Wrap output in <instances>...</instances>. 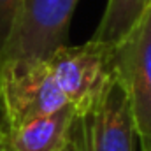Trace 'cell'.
Wrapping results in <instances>:
<instances>
[{
    "label": "cell",
    "mask_w": 151,
    "mask_h": 151,
    "mask_svg": "<svg viewBox=\"0 0 151 151\" xmlns=\"http://www.w3.org/2000/svg\"><path fill=\"white\" fill-rule=\"evenodd\" d=\"M23 0H0V67L4 62V53L7 49L9 39L14 32Z\"/></svg>",
    "instance_id": "ba28073f"
},
{
    "label": "cell",
    "mask_w": 151,
    "mask_h": 151,
    "mask_svg": "<svg viewBox=\"0 0 151 151\" xmlns=\"http://www.w3.org/2000/svg\"><path fill=\"white\" fill-rule=\"evenodd\" d=\"M151 9V0H107L93 40L118 46Z\"/></svg>",
    "instance_id": "52a82bcc"
},
{
    "label": "cell",
    "mask_w": 151,
    "mask_h": 151,
    "mask_svg": "<svg viewBox=\"0 0 151 151\" xmlns=\"http://www.w3.org/2000/svg\"><path fill=\"white\" fill-rule=\"evenodd\" d=\"M0 151H4V150H2V142H0Z\"/></svg>",
    "instance_id": "30bf717a"
},
{
    "label": "cell",
    "mask_w": 151,
    "mask_h": 151,
    "mask_svg": "<svg viewBox=\"0 0 151 151\" xmlns=\"http://www.w3.org/2000/svg\"><path fill=\"white\" fill-rule=\"evenodd\" d=\"M76 109L67 104L55 113L34 119L19 128L0 132L4 151H55L70 135Z\"/></svg>",
    "instance_id": "8992f818"
},
{
    "label": "cell",
    "mask_w": 151,
    "mask_h": 151,
    "mask_svg": "<svg viewBox=\"0 0 151 151\" xmlns=\"http://www.w3.org/2000/svg\"><path fill=\"white\" fill-rule=\"evenodd\" d=\"M46 60H9L0 67V132L19 128L67 106Z\"/></svg>",
    "instance_id": "6da1fadb"
},
{
    "label": "cell",
    "mask_w": 151,
    "mask_h": 151,
    "mask_svg": "<svg viewBox=\"0 0 151 151\" xmlns=\"http://www.w3.org/2000/svg\"><path fill=\"white\" fill-rule=\"evenodd\" d=\"M114 70L123 84L141 151H151V9L114 46Z\"/></svg>",
    "instance_id": "3957f363"
},
{
    "label": "cell",
    "mask_w": 151,
    "mask_h": 151,
    "mask_svg": "<svg viewBox=\"0 0 151 151\" xmlns=\"http://www.w3.org/2000/svg\"><path fill=\"white\" fill-rule=\"evenodd\" d=\"M46 62L76 114L93 107L116 77L114 46L93 39L79 46L63 44Z\"/></svg>",
    "instance_id": "7a4b0ae2"
},
{
    "label": "cell",
    "mask_w": 151,
    "mask_h": 151,
    "mask_svg": "<svg viewBox=\"0 0 151 151\" xmlns=\"http://www.w3.org/2000/svg\"><path fill=\"white\" fill-rule=\"evenodd\" d=\"M55 151H77V148H76V142H74V137H72V130H70V135H69V139L58 148V150Z\"/></svg>",
    "instance_id": "9c48e42d"
},
{
    "label": "cell",
    "mask_w": 151,
    "mask_h": 151,
    "mask_svg": "<svg viewBox=\"0 0 151 151\" xmlns=\"http://www.w3.org/2000/svg\"><path fill=\"white\" fill-rule=\"evenodd\" d=\"M77 151H135V127L127 91L114 77L102 97L72 125Z\"/></svg>",
    "instance_id": "5b68a950"
},
{
    "label": "cell",
    "mask_w": 151,
    "mask_h": 151,
    "mask_svg": "<svg viewBox=\"0 0 151 151\" xmlns=\"http://www.w3.org/2000/svg\"><path fill=\"white\" fill-rule=\"evenodd\" d=\"M77 2L23 0L14 32L4 53V62L47 60L65 44Z\"/></svg>",
    "instance_id": "277c9868"
}]
</instances>
